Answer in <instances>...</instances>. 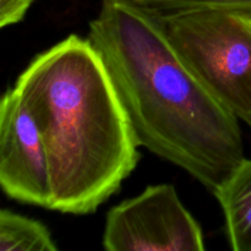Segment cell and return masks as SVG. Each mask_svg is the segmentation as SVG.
<instances>
[{"instance_id": "obj_1", "label": "cell", "mask_w": 251, "mask_h": 251, "mask_svg": "<svg viewBox=\"0 0 251 251\" xmlns=\"http://www.w3.org/2000/svg\"><path fill=\"white\" fill-rule=\"evenodd\" d=\"M87 39L140 146L213 194L245 158L240 122L184 63L156 15L130 0H103Z\"/></svg>"}, {"instance_id": "obj_2", "label": "cell", "mask_w": 251, "mask_h": 251, "mask_svg": "<svg viewBox=\"0 0 251 251\" xmlns=\"http://www.w3.org/2000/svg\"><path fill=\"white\" fill-rule=\"evenodd\" d=\"M36 117L49 159V210L90 215L140 161L139 141L102 58L70 34L38 54L14 86Z\"/></svg>"}, {"instance_id": "obj_3", "label": "cell", "mask_w": 251, "mask_h": 251, "mask_svg": "<svg viewBox=\"0 0 251 251\" xmlns=\"http://www.w3.org/2000/svg\"><path fill=\"white\" fill-rule=\"evenodd\" d=\"M153 14L194 75L251 131V17L210 9Z\"/></svg>"}, {"instance_id": "obj_4", "label": "cell", "mask_w": 251, "mask_h": 251, "mask_svg": "<svg viewBox=\"0 0 251 251\" xmlns=\"http://www.w3.org/2000/svg\"><path fill=\"white\" fill-rule=\"evenodd\" d=\"M108 251H202L203 233L171 184L147 186L109 210L102 238Z\"/></svg>"}, {"instance_id": "obj_5", "label": "cell", "mask_w": 251, "mask_h": 251, "mask_svg": "<svg viewBox=\"0 0 251 251\" xmlns=\"http://www.w3.org/2000/svg\"><path fill=\"white\" fill-rule=\"evenodd\" d=\"M0 185L14 200L49 208L51 186L46 142L31 108L14 87L0 102Z\"/></svg>"}, {"instance_id": "obj_6", "label": "cell", "mask_w": 251, "mask_h": 251, "mask_svg": "<svg viewBox=\"0 0 251 251\" xmlns=\"http://www.w3.org/2000/svg\"><path fill=\"white\" fill-rule=\"evenodd\" d=\"M234 251H251V159L245 157L213 191Z\"/></svg>"}, {"instance_id": "obj_7", "label": "cell", "mask_w": 251, "mask_h": 251, "mask_svg": "<svg viewBox=\"0 0 251 251\" xmlns=\"http://www.w3.org/2000/svg\"><path fill=\"white\" fill-rule=\"evenodd\" d=\"M0 251H58L48 228L39 221L0 211Z\"/></svg>"}, {"instance_id": "obj_8", "label": "cell", "mask_w": 251, "mask_h": 251, "mask_svg": "<svg viewBox=\"0 0 251 251\" xmlns=\"http://www.w3.org/2000/svg\"><path fill=\"white\" fill-rule=\"evenodd\" d=\"M152 12L210 9L251 17V0H130Z\"/></svg>"}, {"instance_id": "obj_9", "label": "cell", "mask_w": 251, "mask_h": 251, "mask_svg": "<svg viewBox=\"0 0 251 251\" xmlns=\"http://www.w3.org/2000/svg\"><path fill=\"white\" fill-rule=\"evenodd\" d=\"M33 0H0V27L12 26L24 20Z\"/></svg>"}]
</instances>
